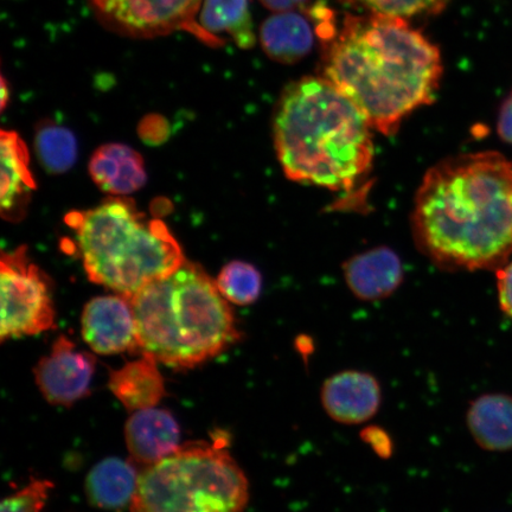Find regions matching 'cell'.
Returning a JSON list of instances; mask_svg holds the SVG:
<instances>
[{"instance_id":"1","label":"cell","mask_w":512,"mask_h":512,"mask_svg":"<svg viewBox=\"0 0 512 512\" xmlns=\"http://www.w3.org/2000/svg\"><path fill=\"white\" fill-rule=\"evenodd\" d=\"M416 242L435 265L495 270L512 254V162L498 152L470 153L434 165L416 194Z\"/></svg>"},{"instance_id":"2","label":"cell","mask_w":512,"mask_h":512,"mask_svg":"<svg viewBox=\"0 0 512 512\" xmlns=\"http://www.w3.org/2000/svg\"><path fill=\"white\" fill-rule=\"evenodd\" d=\"M440 50L405 18L347 15L325 41L322 75L354 102L375 131L392 136L437 95Z\"/></svg>"},{"instance_id":"3","label":"cell","mask_w":512,"mask_h":512,"mask_svg":"<svg viewBox=\"0 0 512 512\" xmlns=\"http://www.w3.org/2000/svg\"><path fill=\"white\" fill-rule=\"evenodd\" d=\"M273 128L279 163L291 181L349 192L373 166V126L323 76L286 86Z\"/></svg>"},{"instance_id":"4","label":"cell","mask_w":512,"mask_h":512,"mask_svg":"<svg viewBox=\"0 0 512 512\" xmlns=\"http://www.w3.org/2000/svg\"><path fill=\"white\" fill-rule=\"evenodd\" d=\"M127 298L139 350L165 366L195 368L238 341L232 307L200 265L185 260Z\"/></svg>"},{"instance_id":"5","label":"cell","mask_w":512,"mask_h":512,"mask_svg":"<svg viewBox=\"0 0 512 512\" xmlns=\"http://www.w3.org/2000/svg\"><path fill=\"white\" fill-rule=\"evenodd\" d=\"M66 222L89 280L121 296H132L185 261L168 226L140 213L128 198L114 196L91 210L73 211Z\"/></svg>"},{"instance_id":"6","label":"cell","mask_w":512,"mask_h":512,"mask_svg":"<svg viewBox=\"0 0 512 512\" xmlns=\"http://www.w3.org/2000/svg\"><path fill=\"white\" fill-rule=\"evenodd\" d=\"M223 438L181 446L140 473L131 512H245L249 483Z\"/></svg>"},{"instance_id":"7","label":"cell","mask_w":512,"mask_h":512,"mask_svg":"<svg viewBox=\"0 0 512 512\" xmlns=\"http://www.w3.org/2000/svg\"><path fill=\"white\" fill-rule=\"evenodd\" d=\"M2 320L0 339L40 335L55 328V309L48 275L28 256L27 248L3 253L0 261Z\"/></svg>"},{"instance_id":"8","label":"cell","mask_w":512,"mask_h":512,"mask_svg":"<svg viewBox=\"0 0 512 512\" xmlns=\"http://www.w3.org/2000/svg\"><path fill=\"white\" fill-rule=\"evenodd\" d=\"M88 3L98 21L120 36L152 40L184 31L210 48L226 44L198 23L203 0H88Z\"/></svg>"},{"instance_id":"9","label":"cell","mask_w":512,"mask_h":512,"mask_svg":"<svg viewBox=\"0 0 512 512\" xmlns=\"http://www.w3.org/2000/svg\"><path fill=\"white\" fill-rule=\"evenodd\" d=\"M96 369V360L79 350L66 336L56 339L49 354L34 370L38 389L51 405L68 407L86 398Z\"/></svg>"},{"instance_id":"10","label":"cell","mask_w":512,"mask_h":512,"mask_svg":"<svg viewBox=\"0 0 512 512\" xmlns=\"http://www.w3.org/2000/svg\"><path fill=\"white\" fill-rule=\"evenodd\" d=\"M319 399L332 421L344 426H358L379 413L383 393L374 374L348 369L332 374L323 382Z\"/></svg>"},{"instance_id":"11","label":"cell","mask_w":512,"mask_h":512,"mask_svg":"<svg viewBox=\"0 0 512 512\" xmlns=\"http://www.w3.org/2000/svg\"><path fill=\"white\" fill-rule=\"evenodd\" d=\"M81 331L95 354L118 355L139 350L136 317L130 300L121 294L88 302L82 312Z\"/></svg>"},{"instance_id":"12","label":"cell","mask_w":512,"mask_h":512,"mask_svg":"<svg viewBox=\"0 0 512 512\" xmlns=\"http://www.w3.org/2000/svg\"><path fill=\"white\" fill-rule=\"evenodd\" d=\"M181 431L166 409L152 407L133 412L125 425L127 450L134 462L151 466L171 456L179 447Z\"/></svg>"},{"instance_id":"13","label":"cell","mask_w":512,"mask_h":512,"mask_svg":"<svg viewBox=\"0 0 512 512\" xmlns=\"http://www.w3.org/2000/svg\"><path fill=\"white\" fill-rule=\"evenodd\" d=\"M345 281L358 299L375 302L398 290L403 280L401 260L392 249H370L344 264Z\"/></svg>"},{"instance_id":"14","label":"cell","mask_w":512,"mask_h":512,"mask_svg":"<svg viewBox=\"0 0 512 512\" xmlns=\"http://www.w3.org/2000/svg\"><path fill=\"white\" fill-rule=\"evenodd\" d=\"M0 158H2V187H0L2 215L5 220L19 221L27 213L30 197L36 190V184L30 170L28 147L16 132L2 131Z\"/></svg>"},{"instance_id":"15","label":"cell","mask_w":512,"mask_h":512,"mask_svg":"<svg viewBox=\"0 0 512 512\" xmlns=\"http://www.w3.org/2000/svg\"><path fill=\"white\" fill-rule=\"evenodd\" d=\"M89 174L98 187L112 196L130 195L144 187V159L123 144L102 145L93 153Z\"/></svg>"},{"instance_id":"16","label":"cell","mask_w":512,"mask_h":512,"mask_svg":"<svg viewBox=\"0 0 512 512\" xmlns=\"http://www.w3.org/2000/svg\"><path fill=\"white\" fill-rule=\"evenodd\" d=\"M466 426L475 443L489 452L512 450V396L489 393L471 401Z\"/></svg>"},{"instance_id":"17","label":"cell","mask_w":512,"mask_h":512,"mask_svg":"<svg viewBox=\"0 0 512 512\" xmlns=\"http://www.w3.org/2000/svg\"><path fill=\"white\" fill-rule=\"evenodd\" d=\"M262 50L270 59L293 64L311 53L315 44V29L299 12H275L260 28Z\"/></svg>"},{"instance_id":"18","label":"cell","mask_w":512,"mask_h":512,"mask_svg":"<svg viewBox=\"0 0 512 512\" xmlns=\"http://www.w3.org/2000/svg\"><path fill=\"white\" fill-rule=\"evenodd\" d=\"M158 363L156 358L143 355L139 360L112 371L108 387L128 411L157 407L163 400L165 382Z\"/></svg>"},{"instance_id":"19","label":"cell","mask_w":512,"mask_h":512,"mask_svg":"<svg viewBox=\"0 0 512 512\" xmlns=\"http://www.w3.org/2000/svg\"><path fill=\"white\" fill-rule=\"evenodd\" d=\"M139 475L136 467L120 458H107L96 464L86 479V495L94 507L119 510L131 504Z\"/></svg>"},{"instance_id":"20","label":"cell","mask_w":512,"mask_h":512,"mask_svg":"<svg viewBox=\"0 0 512 512\" xmlns=\"http://www.w3.org/2000/svg\"><path fill=\"white\" fill-rule=\"evenodd\" d=\"M198 23L220 40H223L222 35H228L241 49L255 46L249 0H203Z\"/></svg>"},{"instance_id":"21","label":"cell","mask_w":512,"mask_h":512,"mask_svg":"<svg viewBox=\"0 0 512 512\" xmlns=\"http://www.w3.org/2000/svg\"><path fill=\"white\" fill-rule=\"evenodd\" d=\"M35 149L43 168L51 174L68 171L78 156L74 134L66 127L46 121L37 128Z\"/></svg>"},{"instance_id":"22","label":"cell","mask_w":512,"mask_h":512,"mask_svg":"<svg viewBox=\"0 0 512 512\" xmlns=\"http://www.w3.org/2000/svg\"><path fill=\"white\" fill-rule=\"evenodd\" d=\"M216 285L229 303L246 306L259 299L262 277L253 265L243 261H233L222 268Z\"/></svg>"},{"instance_id":"23","label":"cell","mask_w":512,"mask_h":512,"mask_svg":"<svg viewBox=\"0 0 512 512\" xmlns=\"http://www.w3.org/2000/svg\"><path fill=\"white\" fill-rule=\"evenodd\" d=\"M349 2L360 5L375 14L406 18L438 15L446 9L451 0H349Z\"/></svg>"},{"instance_id":"24","label":"cell","mask_w":512,"mask_h":512,"mask_svg":"<svg viewBox=\"0 0 512 512\" xmlns=\"http://www.w3.org/2000/svg\"><path fill=\"white\" fill-rule=\"evenodd\" d=\"M53 488L54 485L49 480H34L16 494L5 498L2 512H42Z\"/></svg>"},{"instance_id":"25","label":"cell","mask_w":512,"mask_h":512,"mask_svg":"<svg viewBox=\"0 0 512 512\" xmlns=\"http://www.w3.org/2000/svg\"><path fill=\"white\" fill-rule=\"evenodd\" d=\"M497 279L499 305L512 318V264L499 268Z\"/></svg>"},{"instance_id":"26","label":"cell","mask_w":512,"mask_h":512,"mask_svg":"<svg viewBox=\"0 0 512 512\" xmlns=\"http://www.w3.org/2000/svg\"><path fill=\"white\" fill-rule=\"evenodd\" d=\"M139 131L143 139L149 140V142H163L168 136V123L159 115H150L143 120Z\"/></svg>"},{"instance_id":"27","label":"cell","mask_w":512,"mask_h":512,"mask_svg":"<svg viewBox=\"0 0 512 512\" xmlns=\"http://www.w3.org/2000/svg\"><path fill=\"white\" fill-rule=\"evenodd\" d=\"M363 438L367 443L373 447V450L379 454L380 457H390L392 454L393 444L390 441L389 435L382 431L381 428H368L363 432Z\"/></svg>"},{"instance_id":"28","label":"cell","mask_w":512,"mask_h":512,"mask_svg":"<svg viewBox=\"0 0 512 512\" xmlns=\"http://www.w3.org/2000/svg\"><path fill=\"white\" fill-rule=\"evenodd\" d=\"M498 134L504 142L512 144V91L499 112Z\"/></svg>"},{"instance_id":"29","label":"cell","mask_w":512,"mask_h":512,"mask_svg":"<svg viewBox=\"0 0 512 512\" xmlns=\"http://www.w3.org/2000/svg\"><path fill=\"white\" fill-rule=\"evenodd\" d=\"M268 10L274 12L294 11V9L303 8L309 0H259Z\"/></svg>"},{"instance_id":"30","label":"cell","mask_w":512,"mask_h":512,"mask_svg":"<svg viewBox=\"0 0 512 512\" xmlns=\"http://www.w3.org/2000/svg\"><path fill=\"white\" fill-rule=\"evenodd\" d=\"M9 98H10L9 86H8V83H6V80L3 75V78H2V110L3 111L5 110L6 105H8Z\"/></svg>"}]
</instances>
